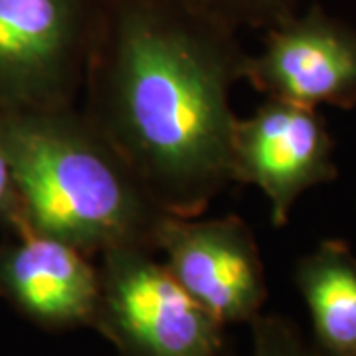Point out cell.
<instances>
[{
    "label": "cell",
    "mask_w": 356,
    "mask_h": 356,
    "mask_svg": "<svg viewBox=\"0 0 356 356\" xmlns=\"http://www.w3.org/2000/svg\"><path fill=\"white\" fill-rule=\"evenodd\" d=\"M236 32L194 0H102L83 113L166 214L200 216L234 182Z\"/></svg>",
    "instance_id": "cell-1"
},
{
    "label": "cell",
    "mask_w": 356,
    "mask_h": 356,
    "mask_svg": "<svg viewBox=\"0 0 356 356\" xmlns=\"http://www.w3.org/2000/svg\"><path fill=\"white\" fill-rule=\"evenodd\" d=\"M70 243L28 232L0 242V299L48 332L91 329L99 269Z\"/></svg>",
    "instance_id": "cell-8"
},
{
    "label": "cell",
    "mask_w": 356,
    "mask_h": 356,
    "mask_svg": "<svg viewBox=\"0 0 356 356\" xmlns=\"http://www.w3.org/2000/svg\"><path fill=\"white\" fill-rule=\"evenodd\" d=\"M243 79L266 97L317 109L356 105V32L318 4L267 28L259 56H248Z\"/></svg>",
    "instance_id": "cell-7"
},
{
    "label": "cell",
    "mask_w": 356,
    "mask_h": 356,
    "mask_svg": "<svg viewBox=\"0 0 356 356\" xmlns=\"http://www.w3.org/2000/svg\"><path fill=\"white\" fill-rule=\"evenodd\" d=\"M293 281L313 325V344L327 356H356V255L344 240H325L303 255Z\"/></svg>",
    "instance_id": "cell-9"
},
{
    "label": "cell",
    "mask_w": 356,
    "mask_h": 356,
    "mask_svg": "<svg viewBox=\"0 0 356 356\" xmlns=\"http://www.w3.org/2000/svg\"><path fill=\"white\" fill-rule=\"evenodd\" d=\"M102 0H0V113L74 107Z\"/></svg>",
    "instance_id": "cell-4"
},
{
    "label": "cell",
    "mask_w": 356,
    "mask_h": 356,
    "mask_svg": "<svg viewBox=\"0 0 356 356\" xmlns=\"http://www.w3.org/2000/svg\"><path fill=\"white\" fill-rule=\"evenodd\" d=\"M252 327V356H327L313 341H305L291 318L281 315H257Z\"/></svg>",
    "instance_id": "cell-10"
},
{
    "label": "cell",
    "mask_w": 356,
    "mask_h": 356,
    "mask_svg": "<svg viewBox=\"0 0 356 356\" xmlns=\"http://www.w3.org/2000/svg\"><path fill=\"white\" fill-rule=\"evenodd\" d=\"M334 143L317 109L267 97L254 113L236 119L232 137L234 182L254 184L283 228L303 192L339 177Z\"/></svg>",
    "instance_id": "cell-6"
},
{
    "label": "cell",
    "mask_w": 356,
    "mask_h": 356,
    "mask_svg": "<svg viewBox=\"0 0 356 356\" xmlns=\"http://www.w3.org/2000/svg\"><path fill=\"white\" fill-rule=\"evenodd\" d=\"M0 137L28 232L91 257L115 248L154 252L166 212L83 111L0 113Z\"/></svg>",
    "instance_id": "cell-2"
},
{
    "label": "cell",
    "mask_w": 356,
    "mask_h": 356,
    "mask_svg": "<svg viewBox=\"0 0 356 356\" xmlns=\"http://www.w3.org/2000/svg\"><path fill=\"white\" fill-rule=\"evenodd\" d=\"M91 329L117 356H224L226 325L198 305L156 254L115 248L99 255Z\"/></svg>",
    "instance_id": "cell-3"
},
{
    "label": "cell",
    "mask_w": 356,
    "mask_h": 356,
    "mask_svg": "<svg viewBox=\"0 0 356 356\" xmlns=\"http://www.w3.org/2000/svg\"><path fill=\"white\" fill-rule=\"evenodd\" d=\"M0 229L4 236H22L28 234L18 191L14 184L13 166L0 137Z\"/></svg>",
    "instance_id": "cell-12"
},
{
    "label": "cell",
    "mask_w": 356,
    "mask_h": 356,
    "mask_svg": "<svg viewBox=\"0 0 356 356\" xmlns=\"http://www.w3.org/2000/svg\"><path fill=\"white\" fill-rule=\"evenodd\" d=\"M166 269L222 325H250L267 299L266 267L248 222L238 216L166 214L154 238Z\"/></svg>",
    "instance_id": "cell-5"
},
{
    "label": "cell",
    "mask_w": 356,
    "mask_h": 356,
    "mask_svg": "<svg viewBox=\"0 0 356 356\" xmlns=\"http://www.w3.org/2000/svg\"><path fill=\"white\" fill-rule=\"evenodd\" d=\"M226 24L271 28L297 14L301 0H194Z\"/></svg>",
    "instance_id": "cell-11"
}]
</instances>
